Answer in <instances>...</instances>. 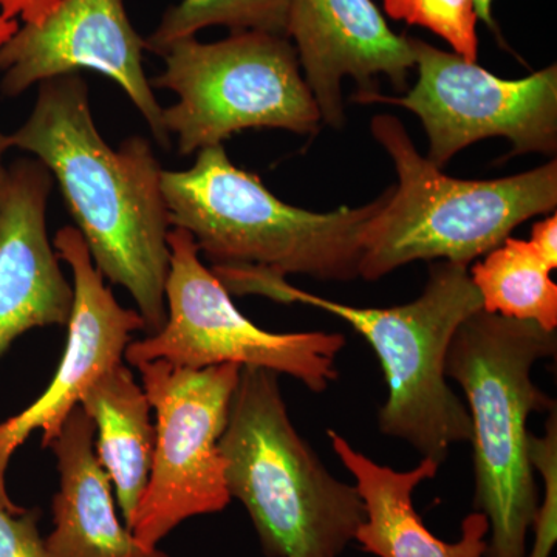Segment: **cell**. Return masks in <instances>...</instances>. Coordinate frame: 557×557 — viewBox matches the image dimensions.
I'll return each instance as SVG.
<instances>
[{"mask_svg": "<svg viewBox=\"0 0 557 557\" xmlns=\"http://www.w3.org/2000/svg\"><path fill=\"white\" fill-rule=\"evenodd\" d=\"M556 351V332L483 309L450 341L445 370L465 392L471 417L474 511L490 522L486 557L527 555L541 502L528 453V418L556 408L531 373Z\"/></svg>", "mask_w": 557, "mask_h": 557, "instance_id": "obj_4", "label": "cell"}, {"mask_svg": "<svg viewBox=\"0 0 557 557\" xmlns=\"http://www.w3.org/2000/svg\"><path fill=\"white\" fill-rule=\"evenodd\" d=\"M53 244L73 274L67 344L49 387L27 409L0 423V507L11 512L25 509L14 504L7 491L5 475L16 450L36 431H42V446L49 448L87 388L121 364L134 333L146 330L141 314L120 306L104 284L78 230L64 226Z\"/></svg>", "mask_w": 557, "mask_h": 557, "instance_id": "obj_11", "label": "cell"}, {"mask_svg": "<svg viewBox=\"0 0 557 557\" xmlns=\"http://www.w3.org/2000/svg\"><path fill=\"white\" fill-rule=\"evenodd\" d=\"M79 406L94 423L95 453L115 490L121 518L131 530L148 486L156 446L148 395L121 362L87 388Z\"/></svg>", "mask_w": 557, "mask_h": 557, "instance_id": "obj_17", "label": "cell"}, {"mask_svg": "<svg viewBox=\"0 0 557 557\" xmlns=\"http://www.w3.org/2000/svg\"><path fill=\"white\" fill-rule=\"evenodd\" d=\"M161 190L171 226L188 231L214 276L260 271L343 282L359 277L362 230L387 196L330 212L292 207L234 166L223 145L199 150L189 170L163 171Z\"/></svg>", "mask_w": 557, "mask_h": 557, "instance_id": "obj_3", "label": "cell"}, {"mask_svg": "<svg viewBox=\"0 0 557 557\" xmlns=\"http://www.w3.org/2000/svg\"><path fill=\"white\" fill-rule=\"evenodd\" d=\"M231 296H262L327 311L357 330L375 351L387 384L379 429L403 440L423 458L442 465L450 446L471 442L467 405L446 376V355L458 327L482 310V298L465 263L435 260L426 287L412 302L361 309L293 287L287 277L234 271L219 277Z\"/></svg>", "mask_w": 557, "mask_h": 557, "instance_id": "obj_2", "label": "cell"}, {"mask_svg": "<svg viewBox=\"0 0 557 557\" xmlns=\"http://www.w3.org/2000/svg\"><path fill=\"white\" fill-rule=\"evenodd\" d=\"M39 509L11 512L0 507V557H47Z\"/></svg>", "mask_w": 557, "mask_h": 557, "instance_id": "obj_22", "label": "cell"}, {"mask_svg": "<svg viewBox=\"0 0 557 557\" xmlns=\"http://www.w3.org/2000/svg\"><path fill=\"white\" fill-rule=\"evenodd\" d=\"M164 70L153 79L178 101L163 109L168 135L182 156L222 145L245 129L317 135L321 112L300 73L287 36L236 32L214 44L180 39L168 47Z\"/></svg>", "mask_w": 557, "mask_h": 557, "instance_id": "obj_7", "label": "cell"}, {"mask_svg": "<svg viewBox=\"0 0 557 557\" xmlns=\"http://www.w3.org/2000/svg\"><path fill=\"white\" fill-rule=\"evenodd\" d=\"M370 129L398 183L362 230L358 274L366 281L417 260L469 265L527 220L556 212V160L505 178L458 180L418 152L397 116H373Z\"/></svg>", "mask_w": 557, "mask_h": 557, "instance_id": "obj_6", "label": "cell"}, {"mask_svg": "<svg viewBox=\"0 0 557 557\" xmlns=\"http://www.w3.org/2000/svg\"><path fill=\"white\" fill-rule=\"evenodd\" d=\"M11 149L10 135L0 132V164H3V157Z\"/></svg>", "mask_w": 557, "mask_h": 557, "instance_id": "obj_27", "label": "cell"}, {"mask_svg": "<svg viewBox=\"0 0 557 557\" xmlns=\"http://www.w3.org/2000/svg\"><path fill=\"white\" fill-rule=\"evenodd\" d=\"M51 174L38 160L7 168L0 207V359L32 329L67 325L73 285L47 233Z\"/></svg>", "mask_w": 557, "mask_h": 557, "instance_id": "obj_14", "label": "cell"}, {"mask_svg": "<svg viewBox=\"0 0 557 557\" xmlns=\"http://www.w3.org/2000/svg\"><path fill=\"white\" fill-rule=\"evenodd\" d=\"M137 369L156 412V446L131 531L143 547L157 548L185 520L230 505L220 438L240 366L186 369L150 361Z\"/></svg>", "mask_w": 557, "mask_h": 557, "instance_id": "obj_9", "label": "cell"}, {"mask_svg": "<svg viewBox=\"0 0 557 557\" xmlns=\"http://www.w3.org/2000/svg\"><path fill=\"white\" fill-rule=\"evenodd\" d=\"M288 5L289 0H182L166 11L145 47L161 57L172 44L193 38L212 25L228 27L233 33L287 36Z\"/></svg>", "mask_w": 557, "mask_h": 557, "instance_id": "obj_19", "label": "cell"}, {"mask_svg": "<svg viewBox=\"0 0 557 557\" xmlns=\"http://www.w3.org/2000/svg\"><path fill=\"white\" fill-rule=\"evenodd\" d=\"M7 168L0 164V207H2L3 189H5Z\"/></svg>", "mask_w": 557, "mask_h": 557, "instance_id": "obj_28", "label": "cell"}, {"mask_svg": "<svg viewBox=\"0 0 557 557\" xmlns=\"http://www.w3.org/2000/svg\"><path fill=\"white\" fill-rule=\"evenodd\" d=\"M231 498H237L267 557H339L366 512L357 486L330 474L300 437L277 373L240 368L220 438Z\"/></svg>", "mask_w": 557, "mask_h": 557, "instance_id": "obj_5", "label": "cell"}, {"mask_svg": "<svg viewBox=\"0 0 557 557\" xmlns=\"http://www.w3.org/2000/svg\"><path fill=\"white\" fill-rule=\"evenodd\" d=\"M57 178L101 276L131 293L149 335L166 321L170 215L156 152L143 137L112 149L91 116L79 75L39 84L30 116L10 135Z\"/></svg>", "mask_w": 557, "mask_h": 557, "instance_id": "obj_1", "label": "cell"}, {"mask_svg": "<svg viewBox=\"0 0 557 557\" xmlns=\"http://www.w3.org/2000/svg\"><path fill=\"white\" fill-rule=\"evenodd\" d=\"M327 435L364 505V522L355 536L362 552L376 557H486L490 522L483 512L465 518L461 537L453 544L435 536L418 515L413 493L424 480L435 479L437 461L423 458L418 467L397 471L359 453L333 429Z\"/></svg>", "mask_w": 557, "mask_h": 557, "instance_id": "obj_15", "label": "cell"}, {"mask_svg": "<svg viewBox=\"0 0 557 557\" xmlns=\"http://www.w3.org/2000/svg\"><path fill=\"white\" fill-rule=\"evenodd\" d=\"M418 79L405 97L375 94L416 113L429 141L426 159L443 170L460 150L480 139L504 137L512 156L557 150V65L522 79H502L457 53L410 38Z\"/></svg>", "mask_w": 557, "mask_h": 557, "instance_id": "obj_10", "label": "cell"}, {"mask_svg": "<svg viewBox=\"0 0 557 557\" xmlns=\"http://www.w3.org/2000/svg\"><path fill=\"white\" fill-rule=\"evenodd\" d=\"M60 471L47 557H171L146 548L116 515L112 483L95 453V426L83 408L70 412L49 446Z\"/></svg>", "mask_w": 557, "mask_h": 557, "instance_id": "obj_16", "label": "cell"}, {"mask_svg": "<svg viewBox=\"0 0 557 557\" xmlns=\"http://www.w3.org/2000/svg\"><path fill=\"white\" fill-rule=\"evenodd\" d=\"M474 5L479 21H482L487 28L498 35L496 21L493 17V0H474Z\"/></svg>", "mask_w": 557, "mask_h": 557, "instance_id": "obj_25", "label": "cell"}, {"mask_svg": "<svg viewBox=\"0 0 557 557\" xmlns=\"http://www.w3.org/2000/svg\"><path fill=\"white\" fill-rule=\"evenodd\" d=\"M528 453L534 471L541 475L544 496L534 516V544L525 557H549L557 541V410L548 412L542 437L531 432Z\"/></svg>", "mask_w": 557, "mask_h": 557, "instance_id": "obj_21", "label": "cell"}, {"mask_svg": "<svg viewBox=\"0 0 557 557\" xmlns=\"http://www.w3.org/2000/svg\"><path fill=\"white\" fill-rule=\"evenodd\" d=\"M536 249L539 256L545 260L549 269H557V215H553L534 223L531 230V239L528 240Z\"/></svg>", "mask_w": 557, "mask_h": 557, "instance_id": "obj_24", "label": "cell"}, {"mask_svg": "<svg viewBox=\"0 0 557 557\" xmlns=\"http://www.w3.org/2000/svg\"><path fill=\"white\" fill-rule=\"evenodd\" d=\"M61 0H0V16L25 24L38 25L60 5Z\"/></svg>", "mask_w": 557, "mask_h": 557, "instance_id": "obj_23", "label": "cell"}, {"mask_svg": "<svg viewBox=\"0 0 557 557\" xmlns=\"http://www.w3.org/2000/svg\"><path fill=\"white\" fill-rule=\"evenodd\" d=\"M552 269L528 240L507 237L474 263L469 276L487 313L557 329V285Z\"/></svg>", "mask_w": 557, "mask_h": 557, "instance_id": "obj_18", "label": "cell"}, {"mask_svg": "<svg viewBox=\"0 0 557 557\" xmlns=\"http://www.w3.org/2000/svg\"><path fill=\"white\" fill-rule=\"evenodd\" d=\"M143 50L145 40L132 27L123 0H61L46 21L25 24L0 47V91L16 98L44 81L94 70L119 84L168 148L163 108L146 78Z\"/></svg>", "mask_w": 557, "mask_h": 557, "instance_id": "obj_12", "label": "cell"}, {"mask_svg": "<svg viewBox=\"0 0 557 557\" xmlns=\"http://www.w3.org/2000/svg\"><path fill=\"white\" fill-rule=\"evenodd\" d=\"M171 249L163 327L132 341L124 358L137 368L166 361L178 368L205 369L237 364L284 373L311 392L327 391L338 380L336 359L346 347L341 333H273L245 317L228 289L201 262L188 231L168 234Z\"/></svg>", "mask_w": 557, "mask_h": 557, "instance_id": "obj_8", "label": "cell"}, {"mask_svg": "<svg viewBox=\"0 0 557 557\" xmlns=\"http://www.w3.org/2000/svg\"><path fill=\"white\" fill-rule=\"evenodd\" d=\"M287 38L295 40L322 123L335 129L346 123L344 78L357 81L351 101L366 102L380 94V75L395 90H408L416 67L410 38L392 32L372 0H289Z\"/></svg>", "mask_w": 557, "mask_h": 557, "instance_id": "obj_13", "label": "cell"}, {"mask_svg": "<svg viewBox=\"0 0 557 557\" xmlns=\"http://www.w3.org/2000/svg\"><path fill=\"white\" fill-rule=\"evenodd\" d=\"M395 21L428 28L449 44L454 53L478 62V13L474 0H383Z\"/></svg>", "mask_w": 557, "mask_h": 557, "instance_id": "obj_20", "label": "cell"}, {"mask_svg": "<svg viewBox=\"0 0 557 557\" xmlns=\"http://www.w3.org/2000/svg\"><path fill=\"white\" fill-rule=\"evenodd\" d=\"M17 30H20V24H17V21L5 20V17L0 16V47H2L3 44H5L7 40H9Z\"/></svg>", "mask_w": 557, "mask_h": 557, "instance_id": "obj_26", "label": "cell"}]
</instances>
